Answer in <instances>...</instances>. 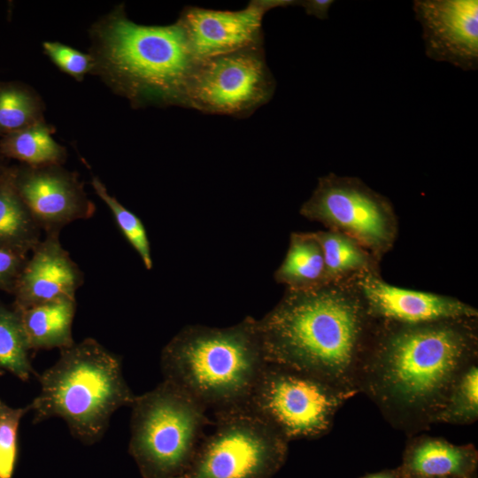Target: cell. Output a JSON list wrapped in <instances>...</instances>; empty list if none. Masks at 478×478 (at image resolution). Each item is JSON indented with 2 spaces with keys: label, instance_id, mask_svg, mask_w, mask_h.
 Listing matches in <instances>:
<instances>
[{
  "label": "cell",
  "instance_id": "cell-4",
  "mask_svg": "<svg viewBox=\"0 0 478 478\" xmlns=\"http://www.w3.org/2000/svg\"><path fill=\"white\" fill-rule=\"evenodd\" d=\"M266 364L251 316L227 328L186 326L160 356L164 381L213 413L246 406Z\"/></svg>",
  "mask_w": 478,
  "mask_h": 478
},
{
  "label": "cell",
  "instance_id": "cell-25",
  "mask_svg": "<svg viewBox=\"0 0 478 478\" xmlns=\"http://www.w3.org/2000/svg\"><path fill=\"white\" fill-rule=\"evenodd\" d=\"M91 185L99 198L111 210L119 228L138 253L145 268L150 270L153 266L150 244L141 219L110 195L104 184L96 176L92 177Z\"/></svg>",
  "mask_w": 478,
  "mask_h": 478
},
{
  "label": "cell",
  "instance_id": "cell-7",
  "mask_svg": "<svg viewBox=\"0 0 478 478\" xmlns=\"http://www.w3.org/2000/svg\"><path fill=\"white\" fill-rule=\"evenodd\" d=\"M212 425L180 478H272L283 466L289 442L248 407L214 412Z\"/></svg>",
  "mask_w": 478,
  "mask_h": 478
},
{
  "label": "cell",
  "instance_id": "cell-8",
  "mask_svg": "<svg viewBox=\"0 0 478 478\" xmlns=\"http://www.w3.org/2000/svg\"><path fill=\"white\" fill-rule=\"evenodd\" d=\"M354 396L310 374L266 362L246 407L289 443L328 434L338 411Z\"/></svg>",
  "mask_w": 478,
  "mask_h": 478
},
{
  "label": "cell",
  "instance_id": "cell-18",
  "mask_svg": "<svg viewBox=\"0 0 478 478\" xmlns=\"http://www.w3.org/2000/svg\"><path fill=\"white\" fill-rule=\"evenodd\" d=\"M41 237L42 229L15 187L13 168H6L0 176V246L27 254Z\"/></svg>",
  "mask_w": 478,
  "mask_h": 478
},
{
  "label": "cell",
  "instance_id": "cell-21",
  "mask_svg": "<svg viewBox=\"0 0 478 478\" xmlns=\"http://www.w3.org/2000/svg\"><path fill=\"white\" fill-rule=\"evenodd\" d=\"M52 133L43 120L4 135L0 139V155L30 166L62 165L66 151L55 141Z\"/></svg>",
  "mask_w": 478,
  "mask_h": 478
},
{
  "label": "cell",
  "instance_id": "cell-9",
  "mask_svg": "<svg viewBox=\"0 0 478 478\" xmlns=\"http://www.w3.org/2000/svg\"><path fill=\"white\" fill-rule=\"evenodd\" d=\"M299 213L327 230L356 241L379 261L398 235V220L390 201L358 177L334 173L321 176Z\"/></svg>",
  "mask_w": 478,
  "mask_h": 478
},
{
  "label": "cell",
  "instance_id": "cell-32",
  "mask_svg": "<svg viewBox=\"0 0 478 478\" xmlns=\"http://www.w3.org/2000/svg\"><path fill=\"white\" fill-rule=\"evenodd\" d=\"M2 374H4V372H3V371H0V376H1Z\"/></svg>",
  "mask_w": 478,
  "mask_h": 478
},
{
  "label": "cell",
  "instance_id": "cell-1",
  "mask_svg": "<svg viewBox=\"0 0 478 478\" xmlns=\"http://www.w3.org/2000/svg\"><path fill=\"white\" fill-rule=\"evenodd\" d=\"M476 361L478 317L417 324L378 320L358 393L409 437L436 424L452 385Z\"/></svg>",
  "mask_w": 478,
  "mask_h": 478
},
{
  "label": "cell",
  "instance_id": "cell-22",
  "mask_svg": "<svg viewBox=\"0 0 478 478\" xmlns=\"http://www.w3.org/2000/svg\"><path fill=\"white\" fill-rule=\"evenodd\" d=\"M40 96L25 84L0 81V136L43 121Z\"/></svg>",
  "mask_w": 478,
  "mask_h": 478
},
{
  "label": "cell",
  "instance_id": "cell-11",
  "mask_svg": "<svg viewBox=\"0 0 478 478\" xmlns=\"http://www.w3.org/2000/svg\"><path fill=\"white\" fill-rule=\"evenodd\" d=\"M14 183L32 217L46 234L59 232L76 220H88L96 205L76 173L62 165L13 168Z\"/></svg>",
  "mask_w": 478,
  "mask_h": 478
},
{
  "label": "cell",
  "instance_id": "cell-15",
  "mask_svg": "<svg viewBox=\"0 0 478 478\" xmlns=\"http://www.w3.org/2000/svg\"><path fill=\"white\" fill-rule=\"evenodd\" d=\"M59 234H46L26 261L13 289L16 311L60 299H75L83 283V274L62 246Z\"/></svg>",
  "mask_w": 478,
  "mask_h": 478
},
{
  "label": "cell",
  "instance_id": "cell-24",
  "mask_svg": "<svg viewBox=\"0 0 478 478\" xmlns=\"http://www.w3.org/2000/svg\"><path fill=\"white\" fill-rule=\"evenodd\" d=\"M478 420V361L467 366L452 385L436 424L470 425Z\"/></svg>",
  "mask_w": 478,
  "mask_h": 478
},
{
  "label": "cell",
  "instance_id": "cell-5",
  "mask_svg": "<svg viewBox=\"0 0 478 478\" xmlns=\"http://www.w3.org/2000/svg\"><path fill=\"white\" fill-rule=\"evenodd\" d=\"M38 379L40 392L29 405L33 422L61 418L86 444L100 440L112 413L130 406L135 397L123 377L120 357L90 337L61 350Z\"/></svg>",
  "mask_w": 478,
  "mask_h": 478
},
{
  "label": "cell",
  "instance_id": "cell-30",
  "mask_svg": "<svg viewBox=\"0 0 478 478\" xmlns=\"http://www.w3.org/2000/svg\"><path fill=\"white\" fill-rule=\"evenodd\" d=\"M360 478H402L399 470L395 468H387L374 473L366 474Z\"/></svg>",
  "mask_w": 478,
  "mask_h": 478
},
{
  "label": "cell",
  "instance_id": "cell-6",
  "mask_svg": "<svg viewBox=\"0 0 478 478\" xmlns=\"http://www.w3.org/2000/svg\"><path fill=\"white\" fill-rule=\"evenodd\" d=\"M128 451L143 478H180L212 423L200 404L163 380L131 404Z\"/></svg>",
  "mask_w": 478,
  "mask_h": 478
},
{
  "label": "cell",
  "instance_id": "cell-10",
  "mask_svg": "<svg viewBox=\"0 0 478 478\" xmlns=\"http://www.w3.org/2000/svg\"><path fill=\"white\" fill-rule=\"evenodd\" d=\"M275 89L262 46L200 60L189 80L186 107L245 117L266 104Z\"/></svg>",
  "mask_w": 478,
  "mask_h": 478
},
{
  "label": "cell",
  "instance_id": "cell-28",
  "mask_svg": "<svg viewBox=\"0 0 478 478\" xmlns=\"http://www.w3.org/2000/svg\"><path fill=\"white\" fill-rule=\"evenodd\" d=\"M27 260V254L0 246V289L13 292Z\"/></svg>",
  "mask_w": 478,
  "mask_h": 478
},
{
  "label": "cell",
  "instance_id": "cell-29",
  "mask_svg": "<svg viewBox=\"0 0 478 478\" xmlns=\"http://www.w3.org/2000/svg\"><path fill=\"white\" fill-rule=\"evenodd\" d=\"M303 6L309 15H313L319 19H327L328 9L333 4L329 0H309L298 2Z\"/></svg>",
  "mask_w": 478,
  "mask_h": 478
},
{
  "label": "cell",
  "instance_id": "cell-12",
  "mask_svg": "<svg viewBox=\"0 0 478 478\" xmlns=\"http://www.w3.org/2000/svg\"><path fill=\"white\" fill-rule=\"evenodd\" d=\"M295 3L288 0L251 1L240 11L187 7L178 21L197 60L245 48L262 46V20L272 8Z\"/></svg>",
  "mask_w": 478,
  "mask_h": 478
},
{
  "label": "cell",
  "instance_id": "cell-13",
  "mask_svg": "<svg viewBox=\"0 0 478 478\" xmlns=\"http://www.w3.org/2000/svg\"><path fill=\"white\" fill-rule=\"evenodd\" d=\"M426 55L465 71L478 67V1L416 0Z\"/></svg>",
  "mask_w": 478,
  "mask_h": 478
},
{
  "label": "cell",
  "instance_id": "cell-14",
  "mask_svg": "<svg viewBox=\"0 0 478 478\" xmlns=\"http://www.w3.org/2000/svg\"><path fill=\"white\" fill-rule=\"evenodd\" d=\"M370 315L405 324L478 317V310L456 297L407 289L386 282L380 272L353 276Z\"/></svg>",
  "mask_w": 478,
  "mask_h": 478
},
{
  "label": "cell",
  "instance_id": "cell-3",
  "mask_svg": "<svg viewBox=\"0 0 478 478\" xmlns=\"http://www.w3.org/2000/svg\"><path fill=\"white\" fill-rule=\"evenodd\" d=\"M92 73L136 107H186L187 89L199 62L177 20L143 26L130 20L122 5L93 25Z\"/></svg>",
  "mask_w": 478,
  "mask_h": 478
},
{
  "label": "cell",
  "instance_id": "cell-31",
  "mask_svg": "<svg viewBox=\"0 0 478 478\" xmlns=\"http://www.w3.org/2000/svg\"><path fill=\"white\" fill-rule=\"evenodd\" d=\"M6 168L4 166H3V165L1 164V161H0V176L1 174L4 173V171L5 170Z\"/></svg>",
  "mask_w": 478,
  "mask_h": 478
},
{
  "label": "cell",
  "instance_id": "cell-17",
  "mask_svg": "<svg viewBox=\"0 0 478 478\" xmlns=\"http://www.w3.org/2000/svg\"><path fill=\"white\" fill-rule=\"evenodd\" d=\"M75 311L76 299H60L17 311L30 350L61 351L73 345Z\"/></svg>",
  "mask_w": 478,
  "mask_h": 478
},
{
  "label": "cell",
  "instance_id": "cell-27",
  "mask_svg": "<svg viewBox=\"0 0 478 478\" xmlns=\"http://www.w3.org/2000/svg\"><path fill=\"white\" fill-rule=\"evenodd\" d=\"M44 53L62 72L77 81L94 69V58L90 53L79 51L68 45L58 42H44Z\"/></svg>",
  "mask_w": 478,
  "mask_h": 478
},
{
  "label": "cell",
  "instance_id": "cell-19",
  "mask_svg": "<svg viewBox=\"0 0 478 478\" xmlns=\"http://www.w3.org/2000/svg\"><path fill=\"white\" fill-rule=\"evenodd\" d=\"M274 278L286 289H310L327 283L321 248L312 232H293L286 255Z\"/></svg>",
  "mask_w": 478,
  "mask_h": 478
},
{
  "label": "cell",
  "instance_id": "cell-16",
  "mask_svg": "<svg viewBox=\"0 0 478 478\" xmlns=\"http://www.w3.org/2000/svg\"><path fill=\"white\" fill-rule=\"evenodd\" d=\"M397 468L402 478H477L478 451L420 433L408 437Z\"/></svg>",
  "mask_w": 478,
  "mask_h": 478
},
{
  "label": "cell",
  "instance_id": "cell-26",
  "mask_svg": "<svg viewBox=\"0 0 478 478\" xmlns=\"http://www.w3.org/2000/svg\"><path fill=\"white\" fill-rule=\"evenodd\" d=\"M29 405L13 408L0 399V478H12L18 458L20 420Z\"/></svg>",
  "mask_w": 478,
  "mask_h": 478
},
{
  "label": "cell",
  "instance_id": "cell-2",
  "mask_svg": "<svg viewBox=\"0 0 478 478\" xmlns=\"http://www.w3.org/2000/svg\"><path fill=\"white\" fill-rule=\"evenodd\" d=\"M353 276L310 289H286L277 305L257 320L266 361L358 394L378 320Z\"/></svg>",
  "mask_w": 478,
  "mask_h": 478
},
{
  "label": "cell",
  "instance_id": "cell-20",
  "mask_svg": "<svg viewBox=\"0 0 478 478\" xmlns=\"http://www.w3.org/2000/svg\"><path fill=\"white\" fill-rule=\"evenodd\" d=\"M312 234L322 251L327 283L361 273L380 272V261L349 236L330 230Z\"/></svg>",
  "mask_w": 478,
  "mask_h": 478
},
{
  "label": "cell",
  "instance_id": "cell-23",
  "mask_svg": "<svg viewBox=\"0 0 478 478\" xmlns=\"http://www.w3.org/2000/svg\"><path fill=\"white\" fill-rule=\"evenodd\" d=\"M30 351L19 312L0 303V371L28 381L34 374Z\"/></svg>",
  "mask_w": 478,
  "mask_h": 478
}]
</instances>
